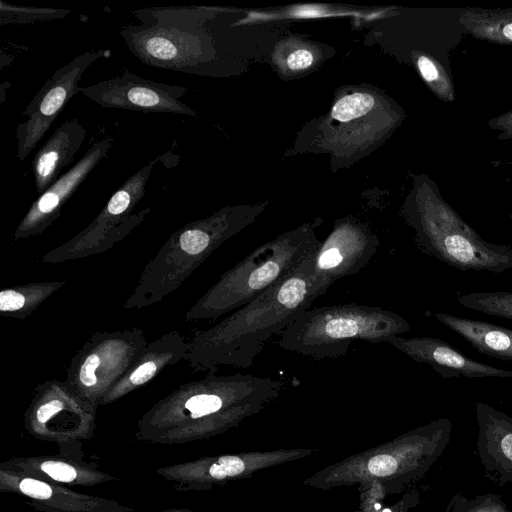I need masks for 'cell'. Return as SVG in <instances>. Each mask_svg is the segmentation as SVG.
Returning a JSON list of instances; mask_svg holds the SVG:
<instances>
[{"mask_svg":"<svg viewBox=\"0 0 512 512\" xmlns=\"http://www.w3.org/2000/svg\"><path fill=\"white\" fill-rule=\"evenodd\" d=\"M381 512H392V510L389 508H384Z\"/></svg>","mask_w":512,"mask_h":512,"instance_id":"29","label":"cell"},{"mask_svg":"<svg viewBox=\"0 0 512 512\" xmlns=\"http://www.w3.org/2000/svg\"><path fill=\"white\" fill-rule=\"evenodd\" d=\"M508 215H509L510 219L512 220V213H509Z\"/></svg>","mask_w":512,"mask_h":512,"instance_id":"30","label":"cell"},{"mask_svg":"<svg viewBox=\"0 0 512 512\" xmlns=\"http://www.w3.org/2000/svg\"><path fill=\"white\" fill-rule=\"evenodd\" d=\"M198 10L189 7H154L134 11L140 25H128L119 33L129 50L143 63L192 73L202 60L203 42Z\"/></svg>","mask_w":512,"mask_h":512,"instance_id":"7","label":"cell"},{"mask_svg":"<svg viewBox=\"0 0 512 512\" xmlns=\"http://www.w3.org/2000/svg\"><path fill=\"white\" fill-rule=\"evenodd\" d=\"M112 147L107 137L95 142L72 168L60 176L32 203L14 232L20 240L43 233L59 216L62 208Z\"/></svg>","mask_w":512,"mask_h":512,"instance_id":"13","label":"cell"},{"mask_svg":"<svg viewBox=\"0 0 512 512\" xmlns=\"http://www.w3.org/2000/svg\"><path fill=\"white\" fill-rule=\"evenodd\" d=\"M387 343L418 363L427 364L443 379L512 378V371L487 365L462 354L447 342L433 337H392Z\"/></svg>","mask_w":512,"mask_h":512,"instance_id":"14","label":"cell"},{"mask_svg":"<svg viewBox=\"0 0 512 512\" xmlns=\"http://www.w3.org/2000/svg\"><path fill=\"white\" fill-rule=\"evenodd\" d=\"M156 160L135 172L110 197L93 221L78 234L45 253L44 263H61L103 253L124 239L144 221L152 206L132 213L146 192Z\"/></svg>","mask_w":512,"mask_h":512,"instance_id":"9","label":"cell"},{"mask_svg":"<svg viewBox=\"0 0 512 512\" xmlns=\"http://www.w3.org/2000/svg\"><path fill=\"white\" fill-rule=\"evenodd\" d=\"M457 302L474 311L512 320V292H471L458 296Z\"/></svg>","mask_w":512,"mask_h":512,"instance_id":"20","label":"cell"},{"mask_svg":"<svg viewBox=\"0 0 512 512\" xmlns=\"http://www.w3.org/2000/svg\"><path fill=\"white\" fill-rule=\"evenodd\" d=\"M147 344L140 328L94 332L70 361L64 381L81 398L96 406L127 373Z\"/></svg>","mask_w":512,"mask_h":512,"instance_id":"8","label":"cell"},{"mask_svg":"<svg viewBox=\"0 0 512 512\" xmlns=\"http://www.w3.org/2000/svg\"><path fill=\"white\" fill-rule=\"evenodd\" d=\"M374 105V98L365 93L344 96L336 102L331 116L341 122H347L366 114Z\"/></svg>","mask_w":512,"mask_h":512,"instance_id":"23","label":"cell"},{"mask_svg":"<svg viewBox=\"0 0 512 512\" xmlns=\"http://www.w3.org/2000/svg\"><path fill=\"white\" fill-rule=\"evenodd\" d=\"M311 254L256 299L196 331L188 341V365L194 371L250 367L266 342L283 333L321 296L312 281Z\"/></svg>","mask_w":512,"mask_h":512,"instance_id":"1","label":"cell"},{"mask_svg":"<svg viewBox=\"0 0 512 512\" xmlns=\"http://www.w3.org/2000/svg\"><path fill=\"white\" fill-rule=\"evenodd\" d=\"M435 318L478 352L512 362V329L493 323L437 312Z\"/></svg>","mask_w":512,"mask_h":512,"instance_id":"17","label":"cell"},{"mask_svg":"<svg viewBox=\"0 0 512 512\" xmlns=\"http://www.w3.org/2000/svg\"><path fill=\"white\" fill-rule=\"evenodd\" d=\"M320 244L310 226L269 241L223 273L187 311L186 321L216 319L256 299Z\"/></svg>","mask_w":512,"mask_h":512,"instance_id":"3","label":"cell"},{"mask_svg":"<svg viewBox=\"0 0 512 512\" xmlns=\"http://www.w3.org/2000/svg\"><path fill=\"white\" fill-rule=\"evenodd\" d=\"M488 127L500 132L496 136L497 140L512 139V110L491 118L488 121Z\"/></svg>","mask_w":512,"mask_h":512,"instance_id":"26","label":"cell"},{"mask_svg":"<svg viewBox=\"0 0 512 512\" xmlns=\"http://www.w3.org/2000/svg\"><path fill=\"white\" fill-rule=\"evenodd\" d=\"M40 468L52 479L60 482H71L77 477L76 470L63 462L46 461L41 464Z\"/></svg>","mask_w":512,"mask_h":512,"instance_id":"24","label":"cell"},{"mask_svg":"<svg viewBox=\"0 0 512 512\" xmlns=\"http://www.w3.org/2000/svg\"><path fill=\"white\" fill-rule=\"evenodd\" d=\"M187 90V87L139 77L122 68L120 76L79 87L78 93L106 108L195 116L196 113L180 101Z\"/></svg>","mask_w":512,"mask_h":512,"instance_id":"11","label":"cell"},{"mask_svg":"<svg viewBox=\"0 0 512 512\" xmlns=\"http://www.w3.org/2000/svg\"><path fill=\"white\" fill-rule=\"evenodd\" d=\"M414 240L425 255L461 271L502 273L512 269V248L485 241L446 203L428 189L409 215Z\"/></svg>","mask_w":512,"mask_h":512,"instance_id":"6","label":"cell"},{"mask_svg":"<svg viewBox=\"0 0 512 512\" xmlns=\"http://www.w3.org/2000/svg\"><path fill=\"white\" fill-rule=\"evenodd\" d=\"M410 328L403 316L382 307L356 303L329 305L302 313L280 334L278 345L306 357L339 358L355 340L388 342Z\"/></svg>","mask_w":512,"mask_h":512,"instance_id":"4","label":"cell"},{"mask_svg":"<svg viewBox=\"0 0 512 512\" xmlns=\"http://www.w3.org/2000/svg\"><path fill=\"white\" fill-rule=\"evenodd\" d=\"M71 10L64 8H42L13 5L1 0L0 25H26L39 21L61 19L67 17Z\"/></svg>","mask_w":512,"mask_h":512,"instance_id":"22","label":"cell"},{"mask_svg":"<svg viewBox=\"0 0 512 512\" xmlns=\"http://www.w3.org/2000/svg\"><path fill=\"white\" fill-rule=\"evenodd\" d=\"M189 342L178 331H170L148 343L127 373L103 397L109 404L146 385L166 368L185 360Z\"/></svg>","mask_w":512,"mask_h":512,"instance_id":"15","label":"cell"},{"mask_svg":"<svg viewBox=\"0 0 512 512\" xmlns=\"http://www.w3.org/2000/svg\"><path fill=\"white\" fill-rule=\"evenodd\" d=\"M458 21L475 39L512 45V8H464Z\"/></svg>","mask_w":512,"mask_h":512,"instance_id":"18","label":"cell"},{"mask_svg":"<svg viewBox=\"0 0 512 512\" xmlns=\"http://www.w3.org/2000/svg\"><path fill=\"white\" fill-rule=\"evenodd\" d=\"M416 65L423 80L439 99L449 103L455 100L454 83L446 67L426 54L417 55Z\"/></svg>","mask_w":512,"mask_h":512,"instance_id":"21","label":"cell"},{"mask_svg":"<svg viewBox=\"0 0 512 512\" xmlns=\"http://www.w3.org/2000/svg\"><path fill=\"white\" fill-rule=\"evenodd\" d=\"M313 62V56L310 51L306 49H299L294 51L287 58V65L292 70H301L309 67Z\"/></svg>","mask_w":512,"mask_h":512,"instance_id":"27","label":"cell"},{"mask_svg":"<svg viewBox=\"0 0 512 512\" xmlns=\"http://www.w3.org/2000/svg\"><path fill=\"white\" fill-rule=\"evenodd\" d=\"M210 370L198 380L180 385L145 416L149 423L195 427L221 432L261 412L284 388L271 377L235 373L218 376Z\"/></svg>","mask_w":512,"mask_h":512,"instance_id":"2","label":"cell"},{"mask_svg":"<svg viewBox=\"0 0 512 512\" xmlns=\"http://www.w3.org/2000/svg\"><path fill=\"white\" fill-rule=\"evenodd\" d=\"M66 281L32 282L0 291V312L16 319H26Z\"/></svg>","mask_w":512,"mask_h":512,"instance_id":"19","label":"cell"},{"mask_svg":"<svg viewBox=\"0 0 512 512\" xmlns=\"http://www.w3.org/2000/svg\"><path fill=\"white\" fill-rule=\"evenodd\" d=\"M110 56L105 49L87 51L58 69L23 112L27 119L16 128L17 158L23 161L50 129L64 106L78 93V82L90 65Z\"/></svg>","mask_w":512,"mask_h":512,"instance_id":"10","label":"cell"},{"mask_svg":"<svg viewBox=\"0 0 512 512\" xmlns=\"http://www.w3.org/2000/svg\"><path fill=\"white\" fill-rule=\"evenodd\" d=\"M501 447L504 454L512 460V432L507 433L501 440Z\"/></svg>","mask_w":512,"mask_h":512,"instance_id":"28","label":"cell"},{"mask_svg":"<svg viewBox=\"0 0 512 512\" xmlns=\"http://www.w3.org/2000/svg\"><path fill=\"white\" fill-rule=\"evenodd\" d=\"M19 489L23 494L39 500L48 499L52 494V489L48 484L31 478L21 480Z\"/></svg>","mask_w":512,"mask_h":512,"instance_id":"25","label":"cell"},{"mask_svg":"<svg viewBox=\"0 0 512 512\" xmlns=\"http://www.w3.org/2000/svg\"><path fill=\"white\" fill-rule=\"evenodd\" d=\"M87 132L77 119L62 123L36 153L32 172L37 193L42 194L74 159Z\"/></svg>","mask_w":512,"mask_h":512,"instance_id":"16","label":"cell"},{"mask_svg":"<svg viewBox=\"0 0 512 512\" xmlns=\"http://www.w3.org/2000/svg\"><path fill=\"white\" fill-rule=\"evenodd\" d=\"M247 223V215L225 209L172 233L145 265L124 308L141 309L162 301Z\"/></svg>","mask_w":512,"mask_h":512,"instance_id":"5","label":"cell"},{"mask_svg":"<svg viewBox=\"0 0 512 512\" xmlns=\"http://www.w3.org/2000/svg\"><path fill=\"white\" fill-rule=\"evenodd\" d=\"M378 246L377 236L364 226L351 221L337 224L311 254L315 289L323 295L338 279L358 273L371 261Z\"/></svg>","mask_w":512,"mask_h":512,"instance_id":"12","label":"cell"}]
</instances>
